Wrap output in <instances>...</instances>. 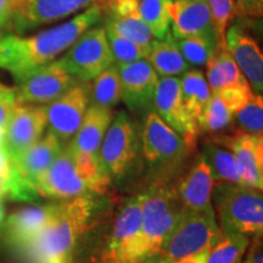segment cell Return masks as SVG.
Segmentation results:
<instances>
[{
  "label": "cell",
  "instance_id": "40",
  "mask_svg": "<svg viewBox=\"0 0 263 263\" xmlns=\"http://www.w3.org/2000/svg\"><path fill=\"white\" fill-rule=\"evenodd\" d=\"M21 0H0V29L11 24Z\"/></svg>",
  "mask_w": 263,
  "mask_h": 263
},
{
  "label": "cell",
  "instance_id": "12",
  "mask_svg": "<svg viewBox=\"0 0 263 263\" xmlns=\"http://www.w3.org/2000/svg\"><path fill=\"white\" fill-rule=\"evenodd\" d=\"M153 104L155 105L156 114L161 120L183 138L190 150L194 149L200 128L184 107L179 78H159Z\"/></svg>",
  "mask_w": 263,
  "mask_h": 263
},
{
  "label": "cell",
  "instance_id": "31",
  "mask_svg": "<svg viewBox=\"0 0 263 263\" xmlns=\"http://www.w3.org/2000/svg\"><path fill=\"white\" fill-rule=\"evenodd\" d=\"M249 236L224 234L207 252L206 263H240L249 246Z\"/></svg>",
  "mask_w": 263,
  "mask_h": 263
},
{
  "label": "cell",
  "instance_id": "42",
  "mask_svg": "<svg viewBox=\"0 0 263 263\" xmlns=\"http://www.w3.org/2000/svg\"><path fill=\"white\" fill-rule=\"evenodd\" d=\"M246 263H263V255H262V244L258 241V239H255L254 245L250 250L249 257L246 259Z\"/></svg>",
  "mask_w": 263,
  "mask_h": 263
},
{
  "label": "cell",
  "instance_id": "7",
  "mask_svg": "<svg viewBox=\"0 0 263 263\" xmlns=\"http://www.w3.org/2000/svg\"><path fill=\"white\" fill-rule=\"evenodd\" d=\"M144 193L130 197L115 219L101 263H144L140 249Z\"/></svg>",
  "mask_w": 263,
  "mask_h": 263
},
{
  "label": "cell",
  "instance_id": "39",
  "mask_svg": "<svg viewBox=\"0 0 263 263\" xmlns=\"http://www.w3.org/2000/svg\"><path fill=\"white\" fill-rule=\"evenodd\" d=\"M263 0H238L234 4V16L238 18H261Z\"/></svg>",
  "mask_w": 263,
  "mask_h": 263
},
{
  "label": "cell",
  "instance_id": "20",
  "mask_svg": "<svg viewBox=\"0 0 263 263\" xmlns=\"http://www.w3.org/2000/svg\"><path fill=\"white\" fill-rule=\"evenodd\" d=\"M170 16L174 38L199 35L216 41L211 12L206 0H173Z\"/></svg>",
  "mask_w": 263,
  "mask_h": 263
},
{
  "label": "cell",
  "instance_id": "24",
  "mask_svg": "<svg viewBox=\"0 0 263 263\" xmlns=\"http://www.w3.org/2000/svg\"><path fill=\"white\" fill-rule=\"evenodd\" d=\"M146 60L161 77H177L189 71V64L180 52L172 33L163 39H155Z\"/></svg>",
  "mask_w": 263,
  "mask_h": 263
},
{
  "label": "cell",
  "instance_id": "27",
  "mask_svg": "<svg viewBox=\"0 0 263 263\" xmlns=\"http://www.w3.org/2000/svg\"><path fill=\"white\" fill-rule=\"evenodd\" d=\"M202 156L205 157L211 168L213 179L221 180L223 183L248 186L242 178L241 167L232 151L223 149L217 144H207L205 154Z\"/></svg>",
  "mask_w": 263,
  "mask_h": 263
},
{
  "label": "cell",
  "instance_id": "3",
  "mask_svg": "<svg viewBox=\"0 0 263 263\" xmlns=\"http://www.w3.org/2000/svg\"><path fill=\"white\" fill-rule=\"evenodd\" d=\"M39 195L70 200L83 195L103 194L105 180L93 162L62 149L51 166L35 183Z\"/></svg>",
  "mask_w": 263,
  "mask_h": 263
},
{
  "label": "cell",
  "instance_id": "37",
  "mask_svg": "<svg viewBox=\"0 0 263 263\" xmlns=\"http://www.w3.org/2000/svg\"><path fill=\"white\" fill-rule=\"evenodd\" d=\"M217 97L219 98V100L224 104V106L228 108L229 111H232L233 114H236L242 106H245V104L248 103L250 99L252 98L251 88L249 87H230L224 88V89L217 91Z\"/></svg>",
  "mask_w": 263,
  "mask_h": 263
},
{
  "label": "cell",
  "instance_id": "45",
  "mask_svg": "<svg viewBox=\"0 0 263 263\" xmlns=\"http://www.w3.org/2000/svg\"><path fill=\"white\" fill-rule=\"evenodd\" d=\"M6 196V179L0 177V200Z\"/></svg>",
  "mask_w": 263,
  "mask_h": 263
},
{
  "label": "cell",
  "instance_id": "5",
  "mask_svg": "<svg viewBox=\"0 0 263 263\" xmlns=\"http://www.w3.org/2000/svg\"><path fill=\"white\" fill-rule=\"evenodd\" d=\"M216 209L224 234H256L263 230L261 190L222 183L215 192Z\"/></svg>",
  "mask_w": 263,
  "mask_h": 263
},
{
  "label": "cell",
  "instance_id": "21",
  "mask_svg": "<svg viewBox=\"0 0 263 263\" xmlns=\"http://www.w3.org/2000/svg\"><path fill=\"white\" fill-rule=\"evenodd\" d=\"M224 146L232 151L242 171V178L250 188H263V137L236 130L224 139Z\"/></svg>",
  "mask_w": 263,
  "mask_h": 263
},
{
  "label": "cell",
  "instance_id": "6",
  "mask_svg": "<svg viewBox=\"0 0 263 263\" xmlns=\"http://www.w3.org/2000/svg\"><path fill=\"white\" fill-rule=\"evenodd\" d=\"M222 234L213 210L183 211L177 226L151 263H176L188 256L209 251Z\"/></svg>",
  "mask_w": 263,
  "mask_h": 263
},
{
  "label": "cell",
  "instance_id": "25",
  "mask_svg": "<svg viewBox=\"0 0 263 263\" xmlns=\"http://www.w3.org/2000/svg\"><path fill=\"white\" fill-rule=\"evenodd\" d=\"M207 84L212 93L230 87H249L244 74L239 70L228 49L216 50L206 64Z\"/></svg>",
  "mask_w": 263,
  "mask_h": 263
},
{
  "label": "cell",
  "instance_id": "44",
  "mask_svg": "<svg viewBox=\"0 0 263 263\" xmlns=\"http://www.w3.org/2000/svg\"><path fill=\"white\" fill-rule=\"evenodd\" d=\"M123 2V0H93V6H97V8L100 10L101 12H106L111 6L117 4V3Z\"/></svg>",
  "mask_w": 263,
  "mask_h": 263
},
{
  "label": "cell",
  "instance_id": "32",
  "mask_svg": "<svg viewBox=\"0 0 263 263\" xmlns=\"http://www.w3.org/2000/svg\"><path fill=\"white\" fill-rule=\"evenodd\" d=\"M174 39L185 61L193 66H206L217 48L215 39L199 37V35Z\"/></svg>",
  "mask_w": 263,
  "mask_h": 263
},
{
  "label": "cell",
  "instance_id": "10",
  "mask_svg": "<svg viewBox=\"0 0 263 263\" xmlns=\"http://www.w3.org/2000/svg\"><path fill=\"white\" fill-rule=\"evenodd\" d=\"M77 82L60 60H55L16 82L17 85L14 89L16 101L22 105L50 104Z\"/></svg>",
  "mask_w": 263,
  "mask_h": 263
},
{
  "label": "cell",
  "instance_id": "19",
  "mask_svg": "<svg viewBox=\"0 0 263 263\" xmlns=\"http://www.w3.org/2000/svg\"><path fill=\"white\" fill-rule=\"evenodd\" d=\"M226 45L239 70L249 82L252 93L263 90V55L257 43L235 25L226 32Z\"/></svg>",
  "mask_w": 263,
  "mask_h": 263
},
{
  "label": "cell",
  "instance_id": "33",
  "mask_svg": "<svg viewBox=\"0 0 263 263\" xmlns=\"http://www.w3.org/2000/svg\"><path fill=\"white\" fill-rule=\"evenodd\" d=\"M234 114L224 106L216 94H212L201 117L197 121L200 130L218 133L228 128L233 122Z\"/></svg>",
  "mask_w": 263,
  "mask_h": 263
},
{
  "label": "cell",
  "instance_id": "17",
  "mask_svg": "<svg viewBox=\"0 0 263 263\" xmlns=\"http://www.w3.org/2000/svg\"><path fill=\"white\" fill-rule=\"evenodd\" d=\"M213 188L215 179L211 168L201 155L182 177L174 192L178 197L182 211L202 212L213 210L211 205Z\"/></svg>",
  "mask_w": 263,
  "mask_h": 263
},
{
  "label": "cell",
  "instance_id": "30",
  "mask_svg": "<svg viewBox=\"0 0 263 263\" xmlns=\"http://www.w3.org/2000/svg\"><path fill=\"white\" fill-rule=\"evenodd\" d=\"M172 3L173 0H139L140 17L149 26L156 39H163L170 33Z\"/></svg>",
  "mask_w": 263,
  "mask_h": 263
},
{
  "label": "cell",
  "instance_id": "8",
  "mask_svg": "<svg viewBox=\"0 0 263 263\" xmlns=\"http://www.w3.org/2000/svg\"><path fill=\"white\" fill-rule=\"evenodd\" d=\"M59 60L77 81H93L105 68L114 64L106 29L103 26H94L85 31Z\"/></svg>",
  "mask_w": 263,
  "mask_h": 263
},
{
  "label": "cell",
  "instance_id": "11",
  "mask_svg": "<svg viewBox=\"0 0 263 263\" xmlns=\"http://www.w3.org/2000/svg\"><path fill=\"white\" fill-rule=\"evenodd\" d=\"M189 151L183 138L167 126L159 115H147L143 129V155L147 162L172 170L183 162Z\"/></svg>",
  "mask_w": 263,
  "mask_h": 263
},
{
  "label": "cell",
  "instance_id": "29",
  "mask_svg": "<svg viewBox=\"0 0 263 263\" xmlns=\"http://www.w3.org/2000/svg\"><path fill=\"white\" fill-rule=\"evenodd\" d=\"M90 95L94 105L101 107L111 108L120 103L122 99V85L117 64H111L94 78Z\"/></svg>",
  "mask_w": 263,
  "mask_h": 263
},
{
  "label": "cell",
  "instance_id": "26",
  "mask_svg": "<svg viewBox=\"0 0 263 263\" xmlns=\"http://www.w3.org/2000/svg\"><path fill=\"white\" fill-rule=\"evenodd\" d=\"M180 90L186 114L197 123L212 95L205 76L199 70L186 71L180 80Z\"/></svg>",
  "mask_w": 263,
  "mask_h": 263
},
{
  "label": "cell",
  "instance_id": "28",
  "mask_svg": "<svg viewBox=\"0 0 263 263\" xmlns=\"http://www.w3.org/2000/svg\"><path fill=\"white\" fill-rule=\"evenodd\" d=\"M105 29L149 50L153 42L155 41L153 32L149 26L143 21L140 15L117 16L107 14Z\"/></svg>",
  "mask_w": 263,
  "mask_h": 263
},
{
  "label": "cell",
  "instance_id": "16",
  "mask_svg": "<svg viewBox=\"0 0 263 263\" xmlns=\"http://www.w3.org/2000/svg\"><path fill=\"white\" fill-rule=\"evenodd\" d=\"M60 203L31 206L18 210L6 219L4 238L20 251L27 248L58 215Z\"/></svg>",
  "mask_w": 263,
  "mask_h": 263
},
{
  "label": "cell",
  "instance_id": "47",
  "mask_svg": "<svg viewBox=\"0 0 263 263\" xmlns=\"http://www.w3.org/2000/svg\"><path fill=\"white\" fill-rule=\"evenodd\" d=\"M4 141H5V128L0 127V146L4 147Z\"/></svg>",
  "mask_w": 263,
  "mask_h": 263
},
{
  "label": "cell",
  "instance_id": "38",
  "mask_svg": "<svg viewBox=\"0 0 263 263\" xmlns=\"http://www.w3.org/2000/svg\"><path fill=\"white\" fill-rule=\"evenodd\" d=\"M16 105L15 90L0 83V127H6Z\"/></svg>",
  "mask_w": 263,
  "mask_h": 263
},
{
  "label": "cell",
  "instance_id": "41",
  "mask_svg": "<svg viewBox=\"0 0 263 263\" xmlns=\"http://www.w3.org/2000/svg\"><path fill=\"white\" fill-rule=\"evenodd\" d=\"M12 166H14V161L10 159L4 147L0 146V177L5 179L8 178Z\"/></svg>",
  "mask_w": 263,
  "mask_h": 263
},
{
  "label": "cell",
  "instance_id": "36",
  "mask_svg": "<svg viewBox=\"0 0 263 263\" xmlns=\"http://www.w3.org/2000/svg\"><path fill=\"white\" fill-rule=\"evenodd\" d=\"M106 38L108 47L112 52L114 61H116L117 65H126L143 60V59H146L149 54V49L140 47L122 37H118L112 32L106 31Z\"/></svg>",
  "mask_w": 263,
  "mask_h": 263
},
{
  "label": "cell",
  "instance_id": "15",
  "mask_svg": "<svg viewBox=\"0 0 263 263\" xmlns=\"http://www.w3.org/2000/svg\"><path fill=\"white\" fill-rule=\"evenodd\" d=\"M91 4L93 0H21L11 26L24 32L68 17Z\"/></svg>",
  "mask_w": 263,
  "mask_h": 263
},
{
  "label": "cell",
  "instance_id": "46",
  "mask_svg": "<svg viewBox=\"0 0 263 263\" xmlns=\"http://www.w3.org/2000/svg\"><path fill=\"white\" fill-rule=\"evenodd\" d=\"M4 218H5V210L4 205H3L2 200H0V228L4 224Z\"/></svg>",
  "mask_w": 263,
  "mask_h": 263
},
{
  "label": "cell",
  "instance_id": "22",
  "mask_svg": "<svg viewBox=\"0 0 263 263\" xmlns=\"http://www.w3.org/2000/svg\"><path fill=\"white\" fill-rule=\"evenodd\" d=\"M112 122L111 108L91 105L87 108L77 133L67 147L74 153L99 157L107 128Z\"/></svg>",
  "mask_w": 263,
  "mask_h": 263
},
{
  "label": "cell",
  "instance_id": "18",
  "mask_svg": "<svg viewBox=\"0 0 263 263\" xmlns=\"http://www.w3.org/2000/svg\"><path fill=\"white\" fill-rule=\"evenodd\" d=\"M122 85V100L132 110L149 107L154 101L159 74L146 59L117 65Z\"/></svg>",
  "mask_w": 263,
  "mask_h": 263
},
{
  "label": "cell",
  "instance_id": "4",
  "mask_svg": "<svg viewBox=\"0 0 263 263\" xmlns=\"http://www.w3.org/2000/svg\"><path fill=\"white\" fill-rule=\"evenodd\" d=\"M140 249L144 263H151L182 216V207L174 188L162 182L144 193Z\"/></svg>",
  "mask_w": 263,
  "mask_h": 263
},
{
  "label": "cell",
  "instance_id": "2",
  "mask_svg": "<svg viewBox=\"0 0 263 263\" xmlns=\"http://www.w3.org/2000/svg\"><path fill=\"white\" fill-rule=\"evenodd\" d=\"M94 200L83 195L60 203L57 217L27 248L28 263H72V254L93 215Z\"/></svg>",
  "mask_w": 263,
  "mask_h": 263
},
{
  "label": "cell",
  "instance_id": "14",
  "mask_svg": "<svg viewBox=\"0 0 263 263\" xmlns=\"http://www.w3.org/2000/svg\"><path fill=\"white\" fill-rule=\"evenodd\" d=\"M47 128L45 106L17 104L5 127L4 149L16 161L43 137Z\"/></svg>",
  "mask_w": 263,
  "mask_h": 263
},
{
  "label": "cell",
  "instance_id": "48",
  "mask_svg": "<svg viewBox=\"0 0 263 263\" xmlns=\"http://www.w3.org/2000/svg\"><path fill=\"white\" fill-rule=\"evenodd\" d=\"M245 263H246V262H245Z\"/></svg>",
  "mask_w": 263,
  "mask_h": 263
},
{
  "label": "cell",
  "instance_id": "34",
  "mask_svg": "<svg viewBox=\"0 0 263 263\" xmlns=\"http://www.w3.org/2000/svg\"><path fill=\"white\" fill-rule=\"evenodd\" d=\"M238 127L242 133L262 137L263 132V99L261 95H252L245 106L235 115Z\"/></svg>",
  "mask_w": 263,
  "mask_h": 263
},
{
  "label": "cell",
  "instance_id": "9",
  "mask_svg": "<svg viewBox=\"0 0 263 263\" xmlns=\"http://www.w3.org/2000/svg\"><path fill=\"white\" fill-rule=\"evenodd\" d=\"M138 147L139 139L136 126L122 111L107 128L99 153L101 163L110 177L122 178L136 160Z\"/></svg>",
  "mask_w": 263,
  "mask_h": 263
},
{
  "label": "cell",
  "instance_id": "23",
  "mask_svg": "<svg viewBox=\"0 0 263 263\" xmlns=\"http://www.w3.org/2000/svg\"><path fill=\"white\" fill-rule=\"evenodd\" d=\"M61 150V141L48 130L44 137L26 150L14 163L18 172L35 185L39 177L51 166Z\"/></svg>",
  "mask_w": 263,
  "mask_h": 263
},
{
  "label": "cell",
  "instance_id": "1",
  "mask_svg": "<svg viewBox=\"0 0 263 263\" xmlns=\"http://www.w3.org/2000/svg\"><path fill=\"white\" fill-rule=\"evenodd\" d=\"M101 17L103 12L91 5L67 22L31 37L0 34V68L9 71L16 82L22 80L57 60Z\"/></svg>",
  "mask_w": 263,
  "mask_h": 263
},
{
  "label": "cell",
  "instance_id": "43",
  "mask_svg": "<svg viewBox=\"0 0 263 263\" xmlns=\"http://www.w3.org/2000/svg\"><path fill=\"white\" fill-rule=\"evenodd\" d=\"M207 252H209V251H203V252H201V254L188 256V257L179 259V261L176 262V263H206Z\"/></svg>",
  "mask_w": 263,
  "mask_h": 263
},
{
  "label": "cell",
  "instance_id": "13",
  "mask_svg": "<svg viewBox=\"0 0 263 263\" xmlns=\"http://www.w3.org/2000/svg\"><path fill=\"white\" fill-rule=\"evenodd\" d=\"M90 85L78 81L57 100L45 106L47 126L60 141L74 137L89 106Z\"/></svg>",
  "mask_w": 263,
  "mask_h": 263
},
{
  "label": "cell",
  "instance_id": "35",
  "mask_svg": "<svg viewBox=\"0 0 263 263\" xmlns=\"http://www.w3.org/2000/svg\"><path fill=\"white\" fill-rule=\"evenodd\" d=\"M212 17L213 31L216 37V50L227 49V26L234 16V0H206Z\"/></svg>",
  "mask_w": 263,
  "mask_h": 263
}]
</instances>
